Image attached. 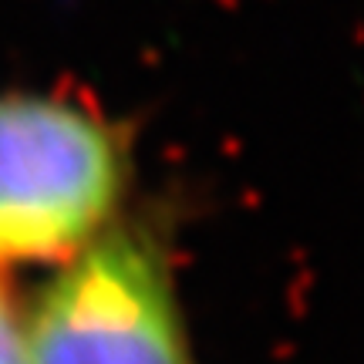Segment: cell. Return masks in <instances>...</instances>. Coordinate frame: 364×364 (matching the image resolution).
I'll return each mask as SVG.
<instances>
[{
    "label": "cell",
    "mask_w": 364,
    "mask_h": 364,
    "mask_svg": "<svg viewBox=\"0 0 364 364\" xmlns=\"http://www.w3.org/2000/svg\"><path fill=\"white\" fill-rule=\"evenodd\" d=\"M129 149L95 108L0 95V270L61 267L118 223Z\"/></svg>",
    "instance_id": "6da1fadb"
},
{
    "label": "cell",
    "mask_w": 364,
    "mask_h": 364,
    "mask_svg": "<svg viewBox=\"0 0 364 364\" xmlns=\"http://www.w3.org/2000/svg\"><path fill=\"white\" fill-rule=\"evenodd\" d=\"M21 327L27 364H196L172 263L139 226L54 267Z\"/></svg>",
    "instance_id": "7a4b0ae2"
},
{
    "label": "cell",
    "mask_w": 364,
    "mask_h": 364,
    "mask_svg": "<svg viewBox=\"0 0 364 364\" xmlns=\"http://www.w3.org/2000/svg\"><path fill=\"white\" fill-rule=\"evenodd\" d=\"M0 364H27L21 314L14 311V304L7 300L4 287H0Z\"/></svg>",
    "instance_id": "3957f363"
}]
</instances>
